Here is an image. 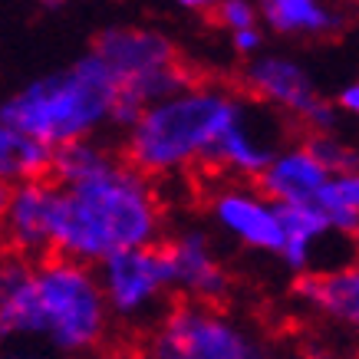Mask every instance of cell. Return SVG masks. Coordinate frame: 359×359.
<instances>
[{"mask_svg":"<svg viewBox=\"0 0 359 359\" xmlns=\"http://www.w3.org/2000/svg\"><path fill=\"white\" fill-rule=\"evenodd\" d=\"M162 231L165 211L152 178L122 158L76 185H56L53 254L96 267L116 250L162 241Z\"/></svg>","mask_w":359,"mask_h":359,"instance_id":"1","label":"cell"},{"mask_svg":"<svg viewBox=\"0 0 359 359\" xmlns=\"http://www.w3.org/2000/svg\"><path fill=\"white\" fill-rule=\"evenodd\" d=\"M250 112L248 99L224 83H188L139 112L126 129V162L149 178H172L205 165L215 142Z\"/></svg>","mask_w":359,"mask_h":359,"instance_id":"2","label":"cell"},{"mask_svg":"<svg viewBox=\"0 0 359 359\" xmlns=\"http://www.w3.org/2000/svg\"><path fill=\"white\" fill-rule=\"evenodd\" d=\"M119 83L93 50L66 69L36 76L0 102V122L43 142L50 149L73 139H89L109 126Z\"/></svg>","mask_w":359,"mask_h":359,"instance_id":"3","label":"cell"},{"mask_svg":"<svg viewBox=\"0 0 359 359\" xmlns=\"http://www.w3.org/2000/svg\"><path fill=\"white\" fill-rule=\"evenodd\" d=\"M33 294L40 313V339L60 353H89L109 337V306L99 290L96 267L63 254L33 261Z\"/></svg>","mask_w":359,"mask_h":359,"instance_id":"4","label":"cell"},{"mask_svg":"<svg viewBox=\"0 0 359 359\" xmlns=\"http://www.w3.org/2000/svg\"><path fill=\"white\" fill-rule=\"evenodd\" d=\"M145 359H267L264 339L218 304L182 297L145 337Z\"/></svg>","mask_w":359,"mask_h":359,"instance_id":"5","label":"cell"},{"mask_svg":"<svg viewBox=\"0 0 359 359\" xmlns=\"http://www.w3.org/2000/svg\"><path fill=\"white\" fill-rule=\"evenodd\" d=\"M96 280L109 313L126 323L152 316L165 304V297L175 290L172 264H168L165 244L158 241L102 257L96 264Z\"/></svg>","mask_w":359,"mask_h":359,"instance_id":"6","label":"cell"},{"mask_svg":"<svg viewBox=\"0 0 359 359\" xmlns=\"http://www.w3.org/2000/svg\"><path fill=\"white\" fill-rule=\"evenodd\" d=\"M165 254L172 264L175 290L191 300H208L218 304L231 294V271L221 261L215 241L208 238L205 228H182L165 241Z\"/></svg>","mask_w":359,"mask_h":359,"instance_id":"7","label":"cell"},{"mask_svg":"<svg viewBox=\"0 0 359 359\" xmlns=\"http://www.w3.org/2000/svg\"><path fill=\"white\" fill-rule=\"evenodd\" d=\"M208 215L228 238L250 250H264V254H277L280 250V218H277V205L271 198L248 185H228L218 188L208 198Z\"/></svg>","mask_w":359,"mask_h":359,"instance_id":"8","label":"cell"},{"mask_svg":"<svg viewBox=\"0 0 359 359\" xmlns=\"http://www.w3.org/2000/svg\"><path fill=\"white\" fill-rule=\"evenodd\" d=\"M56 205V182L46 178H27L11 185V201L0 221L4 244L11 250H20L27 257L50 254V224H53Z\"/></svg>","mask_w":359,"mask_h":359,"instance_id":"9","label":"cell"},{"mask_svg":"<svg viewBox=\"0 0 359 359\" xmlns=\"http://www.w3.org/2000/svg\"><path fill=\"white\" fill-rule=\"evenodd\" d=\"M93 53L112 69L119 86H129L135 79L149 76L162 66L178 63L175 43L158 30L145 27H109L96 36Z\"/></svg>","mask_w":359,"mask_h":359,"instance_id":"10","label":"cell"},{"mask_svg":"<svg viewBox=\"0 0 359 359\" xmlns=\"http://www.w3.org/2000/svg\"><path fill=\"white\" fill-rule=\"evenodd\" d=\"M241 83H244V89L254 99H261L264 106H271L277 112H287L294 119H300V112L320 96L310 69L283 53L250 56Z\"/></svg>","mask_w":359,"mask_h":359,"instance_id":"11","label":"cell"},{"mask_svg":"<svg viewBox=\"0 0 359 359\" xmlns=\"http://www.w3.org/2000/svg\"><path fill=\"white\" fill-rule=\"evenodd\" d=\"M294 300L327 323L359 337V261L297 273Z\"/></svg>","mask_w":359,"mask_h":359,"instance_id":"12","label":"cell"},{"mask_svg":"<svg viewBox=\"0 0 359 359\" xmlns=\"http://www.w3.org/2000/svg\"><path fill=\"white\" fill-rule=\"evenodd\" d=\"M330 178V168L313 152L310 145H287L277 149L273 158L267 162L261 175H257V191L271 198L273 205H297V201H316V195L323 191Z\"/></svg>","mask_w":359,"mask_h":359,"instance_id":"13","label":"cell"},{"mask_svg":"<svg viewBox=\"0 0 359 359\" xmlns=\"http://www.w3.org/2000/svg\"><path fill=\"white\" fill-rule=\"evenodd\" d=\"M40 337V313L33 294V257L0 250V343Z\"/></svg>","mask_w":359,"mask_h":359,"instance_id":"14","label":"cell"},{"mask_svg":"<svg viewBox=\"0 0 359 359\" xmlns=\"http://www.w3.org/2000/svg\"><path fill=\"white\" fill-rule=\"evenodd\" d=\"M273 152H277V145L271 139H264V132L257 129L254 116L248 112L244 119H238L215 142L205 165H215L221 172L241 178V182H257V175L267 168Z\"/></svg>","mask_w":359,"mask_h":359,"instance_id":"15","label":"cell"},{"mask_svg":"<svg viewBox=\"0 0 359 359\" xmlns=\"http://www.w3.org/2000/svg\"><path fill=\"white\" fill-rule=\"evenodd\" d=\"M277 218H280V234H283L277 257L283 261L287 271L294 273L310 271L313 248L327 234H333L327 211L316 201H297V205H277Z\"/></svg>","mask_w":359,"mask_h":359,"instance_id":"16","label":"cell"},{"mask_svg":"<svg viewBox=\"0 0 359 359\" xmlns=\"http://www.w3.org/2000/svg\"><path fill=\"white\" fill-rule=\"evenodd\" d=\"M254 4L257 17L280 36H330L343 23L327 0H254Z\"/></svg>","mask_w":359,"mask_h":359,"instance_id":"17","label":"cell"},{"mask_svg":"<svg viewBox=\"0 0 359 359\" xmlns=\"http://www.w3.org/2000/svg\"><path fill=\"white\" fill-rule=\"evenodd\" d=\"M50 162H53L50 145L23 135L7 122H0V182L17 185L27 178H46Z\"/></svg>","mask_w":359,"mask_h":359,"instance_id":"18","label":"cell"},{"mask_svg":"<svg viewBox=\"0 0 359 359\" xmlns=\"http://www.w3.org/2000/svg\"><path fill=\"white\" fill-rule=\"evenodd\" d=\"M109 162H116V155L99 145L93 135L89 139H73V142H63L53 149V162H50V178L56 185H76L89 175L102 172Z\"/></svg>","mask_w":359,"mask_h":359,"instance_id":"19","label":"cell"},{"mask_svg":"<svg viewBox=\"0 0 359 359\" xmlns=\"http://www.w3.org/2000/svg\"><path fill=\"white\" fill-rule=\"evenodd\" d=\"M310 152L320 158V162L330 168V175H343V172H356L359 168V149L349 145L337 135V132H327V135H310L306 139Z\"/></svg>","mask_w":359,"mask_h":359,"instance_id":"20","label":"cell"},{"mask_svg":"<svg viewBox=\"0 0 359 359\" xmlns=\"http://www.w3.org/2000/svg\"><path fill=\"white\" fill-rule=\"evenodd\" d=\"M316 205L320 208H353L359 211V168L356 172H343L333 175L323 191L316 195Z\"/></svg>","mask_w":359,"mask_h":359,"instance_id":"21","label":"cell"},{"mask_svg":"<svg viewBox=\"0 0 359 359\" xmlns=\"http://www.w3.org/2000/svg\"><path fill=\"white\" fill-rule=\"evenodd\" d=\"M211 13H215L218 27H224L228 33L248 30V27H257V23H261V17H257V4H254V0H218Z\"/></svg>","mask_w":359,"mask_h":359,"instance_id":"22","label":"cell"},{"mask_svg":"<svg viewBox=\"0 0 359 359\" xmlns=\"http://www.w3.org/2000/svg\"><path fill=\"white\" fill-rule=\"evenodd\" d=\"M339 106L333 102V99L327 96H316L310 106H306L304 112H300V126H304L310 135H327V132H337L339 129Z\"/></svg>","mask_w":359,"mask_h":359,"instance_id":"23","label":"cell"},{"mask_svg":"<svg viewBox=\"0 0 359 359\" xmlns=\"http://www.w3.org/2000/svg\"><path fill=\"white\" fill-rule=\"evenodd\" d=\"M231 46H234V53L250 60V56H257L264 50V30L257 27H248V30H234L231 33Z\"/></svg>","mask_w":359,"mask_h":359,"instance_id":"24","label":"cell"},{"mask_svg":"<svg viewBox=\"0 0 359 359\" xmlns=\"http://www.w3.org/2000/svg\"><path fill=\"white\" fill-rule=\"evenodd\" d=\"M337 106H339V112H343V116L359 119V79H353V83H346V86L339 89Z\"/></svg>","mask_w":359,"mask_h":359,"instance_id":"25","label":"cell"},{"mask_svg":"<svg viewBox=\"0 0 359 359\" xmlns=\"http://www.w3.org/2000/svg\"><path fill=\"white\" fill-rule=\"evenodd\" d=\"M182 11H191V13H211L218 0H175Z\"/></svg>","mask_w":359,"mask_h":359,"instance_id":"26","label":"cell"},{"mask_svg":"<svg viewBox=\"0 0 359 359\" xmlns=\"http://www.w3.org/2000/svg\"><path fill=\"white\" fill-rule=\"evenodd\" d=\"M7 201H11V185L0 182V221H4V211H7Z\"/></svg>","mask_w":359,"mask_h":359,"instance_id":"27","label":"cell"},{"mask_svg":"<svg viewBox=\"0 0 359 359\" xmlns=\"http://www.w3.org/2000/svg\"><path fill=\"white\" fill-rule=\"evenodd\" d=\"M46 7H60V4H63V0H43Z\"/></svg>","mask_w":359,"mask_h":359,"instance_id":"28","label":"cell"},{"mask_svg":"<svg viewBox=\"0 0 359 359\" xmlns=\"http://www.w3.org/2000/svg\"><path fill=\"white\" fill-rule=\"evenodd\" d=\"M349 359H359V349H356V353H353V356H349Z\"/></svg>","mask_w":359,"mask_h":359,"instance_id":"29","label":"cell"},{"mask_svg":"<svg viewBox=\"0 0 359 359\" xmlns=\"http://www.w3.org/2000/svg\"><path fill=\"white\" fill-rule=\"evenodd\" d=\"M11 359H30V356H11Z\"/></svg>","mask_w":359,"mask_h":359,"instance_id":"30","label":"cell"}]
</instances>
